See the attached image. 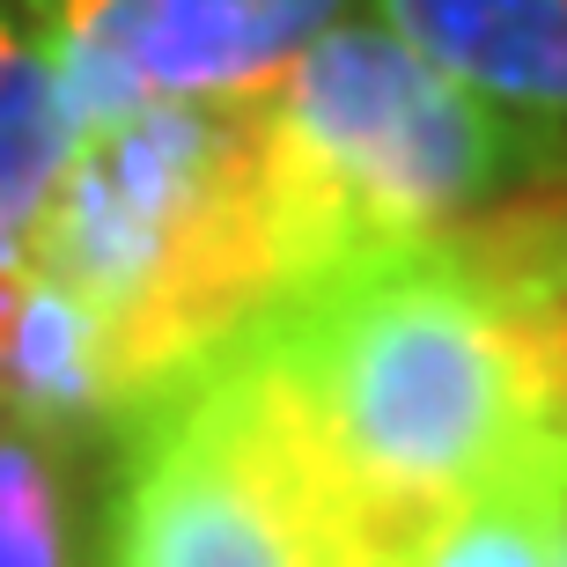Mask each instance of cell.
Listing matches in <instances>:
<instances>
[{"mask_svg": "<svg viewBox=\"0 0 567 567\" xmlns=\"http://www.w3.org/2000/svg\"><path fill=\"white\" fill-rule=\"evenodd\" d=\"M0 427H8V421H0Z\"/></svg>", "mask_w": 567, "mask_h": 567, "instance_id": "cell-11", "label": "cell"}, {"mask_svg": "<svg viewBox=\"0 0 567 567\" xmlns=\"http://www.w3.org/2000/svg\"><path fill=\"white\" fill-rule=\"evenodd\" d=\"M111 427L104 567H369L229 347L155 383Z\"/></svg>", "mask_w": 567, "mask_h": 567, "instance_id": "cell-4", "label": "cell"}, {"mask_svg": "<svg viewBox=\"0 0 567 567\" xmlns=\"http://www.w3.org/2000/svg\"><path fill=\"white\" fill-rule=\"evenodd\" d=\"M560 567H567V560H560Z\"/></svg>", "mask_w": 567, "mask_h": 567, "instance_id": "cell-12", "label": "cell"}, {"mask_svg": "<svg viewBox=\"0 0 567 567\" xmlns=\"http://www.w3.org/2000/svg\"><path fill=\"white\" fill-rule=\"evenodd\" d=\"M324 480L369 567L567 427L464 229L288 280L221 339Z\"/></svg>", "mask_w": 567, "mask_h": 567, "instance_id": "cell-1", "label": "cell"}, {"mask_svg": "<svg viewBox=\"0 0 567 567\" xmlns=\"http://www.w3.org/2000/svg\"><path fill=\"white\" fill-rule=\"evenodd\" d=\"M567 560V427H546L516 457L413 530L391 567H560Z\"/></svg>", "mask_w": 567, "mask_h": 567, "instance_id": "cell-8", "label": "cell"}, {"mask_svg": "<svg viewBox=\"0 0 567 567\" xmlns=\"http://www.w3.org/2000/svg\"><path fill=\"white\" fill-rule=\"evenodd\" d=\"M74 118L60 96L52 0H0V266L22 251L66 163Z\"/></svg>", "mask_w": 567, "mask_h": 567, "instance_id": "cell-9", "label": "cell"}, {"mask_svg": "<svg viewBox=\"0 0 567 567\" xmlns=\"http://www.w3.org/2000/svg\"><path fill=\"white\" fill-rule=\"evenodd\" d=\"M0 567H74L66 442L0 427Z\"/></svg>", "mask_w": 567, "mask_h": 567, "instance_id": "cell-10", "label": "cell"}, {"mask_svg": "<svg viewBox=\"0 0 567 567\" xmlns=\"http://www.w3.org/2000/svg\"><path fill=\"white\" fill-rule=\"evenodd\" d=\"M0 421L44 442H74L82 427L111 421L96 324L22 251L0 266Z\"/></svg>", "mask_w": 567, "mask_h": 567, "instance_id": "cell-7", "label": "cell"}, {"mask_svg": "<svg viewBox=\"0 0 567 567\" xmlns=\"http://www.w3.org/2000/svg\"><path fill=\"white\" fill-rule=\"evenodd\" d=\"M480 104L567 155V0H361Z\"/></svg>", "mask_w": 567, "mask_h": 567, "instance_id": "cell-6", "label": "cell"}, {"mask_svg": "<svg viewBox=\"0 0 567 567\" xmlns=\"http://www.w3.org/2000/svg\"><path fill=\"white\" fill-rule=\"evenodd\" d=\"M274 288L354 251L427 244L553 185L560 147L480 104L369 8L339 16L258 96Z\"/></svg>", "mask_w": 567, "mask_h": 567, "instance_id": "cell-3", "label": "cell"}, {"mask_svg": "<svg viewBox=\"0 0 567 567\" xmlns=\"http://www.w3.org/2000/svg\"><path fill=\"white\" fill-rule=\"evenodd\" d=\"M22 258L89 310L118 421L274 295L258 96L133 104L74 126Z\"/></svg>", "mask_w": 567, "mask_h": 567, "instance_id": "cell-2", "label": "cell"}, {"mask_svg": "<svg viewBox=\"0 0 567 567\" xmlns=\"http://www.w3.org/2000/svg\"><path fill=\"white\" fill-rule=\"evenodd\" d=\"M361 0H52L74 126L133 104H251Z\"/></svg>", "mask_w": 567, "mask_h": 567, "instance_id": "cell-5", "label": "cell"}]
</instances>
